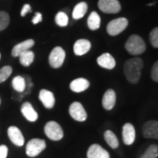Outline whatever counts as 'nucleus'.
<instances>
[{"instance_id":"6ab92c4d","label":"nucleus","mask_w":158,"mask_h":158,"mask_svg":"<svg viewBox=\"0 0 158 158\" xmlns=\"http://www.w3.org/2000/svg\"><path fill=\"white\" fill-rule=\"evenodd\" d=\"M89 86H90V82L87 79L79 77V78L74 79L70 83L69 88L74 92L79 93V92H83L87 90L89 88Z\"/></svg>"},{"instance_id":"20e7f679","label":"nucleus","mask_w":158,"mask_h":158,"mask_svg":"<svg viewBox=\"0 0 158 158\" xmlns=\"http://www.w3.org/2000/svg\"><path fill=\"white\" fill-rule=\"evenodd\" d=\"M44 133L48 139L55 141H61L64 135L63 130L60 124L53 120L46 123L44 127Z\"/></svg>"},{"instance_id":"5701e85b","label":"nucleus","mask_w":158,"mask_h":158,"mask_svg":"<svg viewBox=\"0 0 158 158\" xmlns=\"http://www.w3.org/2000/svg\"><path fill=\"white\" fill-rule=\"evenodd\" d=\"M19 62L24 67L30 66L34 60V53L33 51L27 50L19 55Z\"/></svg>"},{"instance_id":"a878e982","label":"nucleus","mask_w":158,"mask_h":158,"mask_svg":"<svg viewBox=\"0 0 158 158\" xmlns=\"http://www.w3.org/2000/svg\"><path fill=\"white\" fill-rule=\"evenodd\" d=\"M56 23L59 27H66L69 23V18L67 14L63 11H60L58 12L56 16Z\"/></svg>"},{"instance_id":"c756f323","label":"nucleus","mask_w":158,"mask_h":158,"mask_svg":"<svg viewBox=\"0 0 158 158\" xmlns=\"http://www.w3.org/2000/svg\"><path fill=\"white\" fill-rule=\"evenodd\" d=\"M151 78L153 79V81L158 83V61L155 62L153 65L151 69Z\"/></svg>"},{"instance_id":"aec40b11","label":"nucleus","mask_w":158,"mask_h":158,"mask_svg":"<svg viewBox=\"0 0 158 158\" xmlns=\"http://www.w3.org/2000/svg\"><path fill=\"white\" fill-rule=\"evenodd\" d=\"M104 138H105V141L108 144V146L113 148V149H116L118 148V140L117 138L116 135L113 133V131L111 130H106L105 133H104Z\"/></svg>"},{"instance_id":"ddd939ff","label":"nucleus","mask_w":158,"mask_h":158,"mask_svg":"<svg viewBox=\"0 0 158 158\" xmlns=\"http://www.w3.org/2000/svg\"><path fill=\"white\" fill-rule=\"evenodd\" d=\"M39 98L42 105L45 106L47 109H52L55 106L56 103V98L53 94V92L46 89H42L40 90Z\"/></svg>"},{"instance_id":"423d86ee","label":"nucleus","mask_w":158,"mask_h":158,"mask_svg":"<svg viewBox=\"0 0 158 158\" xmlns=\"http://www.w3.org/2000/svg\"><path fill=\"white\" fill-rule=\"evenodd\" d=\"M66 57V53L61 47H56L51 51L48 57V62L52 68L59 69L62 67Z\"/></svg>"},{"instance_id":"a211bd4d","label":"nucleus","mask_w":158,"mask_h":158,"mask_svg":"<svg viewBox=\"0 0 158 158\" xmlns=\"http://www.w3.org/2000/svg\"><path fill=\"white\" fill-rule=\"evenodd\" d=\"M21 113L23 114V116L27 118L30 122H35L38 119V113L34 110V108L33 107L32 104L29 102H25L21 106Z\"/></svg>"},{"instance_id":"6e6552de","label":"nucleus","mask_w":158,"mask_h":158,"mask_svg":"<svg viewBox=\"0 0 158 158\" xmlns=\"http://www.w3.org/2000/svg\"><path fill=\"white\" fill-rule=\"evenodd\" d=\"M98 8L105 13H118L121 10V6L118 0H98Z\"/></svg>"},{"instance_id":"4be33fe9","label":"nucleus","mask_w":158,"mask_h":158,"mask_svg":"<svg viewBox=\"0 0 158 158\" xmlns=\"http://www.w3.org/2000/svg\"><path fill=\"white\" fill-rule=\"evenodd\" d=\"M88 10V6L85 2H80L74 7L72 17L74 19H80L85 16Z\"/></svg>"},{"instance_id":"cd10ccee","label":"nucleus","mask_w":158,"mask_h":158,"mask_svg":"<svg viewBox=\"0 0 158 158\" xmlns=\"http://www.w3.org/2000/svg\"><path fill=\"white\" fill-rule=\"evenodd\" d=\"M12 73V68L11 66H4L0 69V84L4 83L6 79L9 78V77Z\"/></svg>"},{"instance_id":"c85d7f7f","label":"nucleus","mask_w":158,"mask_h":158,"mask_svg":"<svg viewBox=\"0 0 158 158\" xmlns=\"http://www.w3.org/2000/svg\"><path fill=\"white\" fill-rule=\"evenodd\" d=\"M150 43L155 48H158V27L154 28L149 34Z\"/></svg>"},{"instance_id":"f8f14e48","label":"nucleus","mask_w":158,"mask_h":158,"mask_svg":"<svg viewBox=\"0 0 158 158\" xmlns=\"http://www.w3.org/2000/svg\"><path fill=\"white\" fill-rule=\"evenodd\" d=\"M136 133L135 127L131 123H126L122 127V139L126 145L130 146L135 141Z\"/></svg>"},{"instance_id":"2eb2a0df","label":"nucleus","mask_w":158,"mask_h":158,"mask_svg":"<svg viewBox=\"0 0 158 158\" xmlns=\"http://www.w3.org/2000/svg\"><path fill=\"white\" fill-rule=\"evenodd\" d=\"M116 104V93L113 89L107 90L102 98V106L105 110L110 111L112 110Z\"/></svg>"},{"instance_id":"7c9ffc66","label":"nucleus","mask_w":158,"mask_h":158,"mask_svg":"<svg viewBox=\"0 0 158 158\" xmlns=\"http://www.w3.org/2000/svg\"><path fill=\"white\" fill-rule=\"evenodd\" d=\"M8 155V148L6 145H0V158H6Z\"/></svg>"},{"instance_id":"473e14b6","label":"nucleus","mask_w":158,"mask_h":158,"mask_svg":"<svg viewBox=\"0 0 158 158\" xmlns=\"http://www.w3.org/2000/svg\"><path fill=\"white\" fill-rule=\"evenodd\" d=\"M31 6L28 5V4H26L25 6L22 7V10L20 11V15L22 16V17H25L26 15H27V13H28L31 11Z\"/></svg>"},{"instance_id":"f257e3e1","label":"nucleus","mask_w":158,"mask_h":158,"mask_svg":"<svg viewBox=\"0 0 158 158\" xmlns=\"http://www.w3.org/2000/svg\"><path fill=\"white\" fill-rule=\"evenodd\" d=\"M143 61L140 57H134L127 60L124 64V73L130 84L135 85L141 78Z\"/></svg>"},{"instance_id":"bb28decb","label":"nucleus","mask_w":158,"mask_h":158,"mask_svg":"<svg viewBox=\"0 0 158 158\" xmlns=\"http://www.w3.org/2000/svg\"><path fill=\"white\" fill-rule=\"evenodd\" d=\"M10 16L6 11H0V32L5 30L9 26Z\"/></svg>"},{"instance_id":"72a5a7b5","label":"nucleus","mask_w":158,"mask_h":158,"mask_svg":"<svg viewBox=\"0 0 158 158\" xmlns=\"http://www.w3.org/2000/svg\"><path fill=\"white\" fill-rule=\"evenodd\" d=\"M0 105H1V98H0Z\"/></svg>"},{"instance_id":"7ed1b4c3","label":"nucleus","mask_w":158,"mask_h":158,"mask_svg":"<svg viewBox=\"0 0 158 158\" xmlns=\"http://www.w3.org/2000/svg\"><path fill=\"white\" fill-rule=\"evenodd\" d=\"M47 143L45 140L40 138H34L27 142L26 146V154L29 157H36L40 153L45 150Z\"/></svg>"},{"instance_id":"9d476101","label":"nucleus","mask_w":158,"mask_h":158,"mask_svg":"<svg viewBox=\"0 0 158 158\" xmlns=\"http://www.w3.org/2000/svg\"><path fill=\"white\" fill-rule=\"evenodd\" d=\"M7 135L10 139V141L18 147H22L25 144V138L21 133L20 129L15 127V126H11L7 129Z\"/></svg>"},{"instance_id":"393cba45","label":"nucleus","mask_w":158,"mask_h":158,"mask_svg":"<svg viewBox=\"0 0 158 158\" xmlns=\"http://www.w3.org/2000/svg\"><path fill=\"white\" fill-rule=\"evenodd\" d=\"M158 157V145L152 144L146 149L140 158H157Z\"/></svg>"},{"instance_id":"f3484780","label":"nucleus","mask_w":158,"mask_h":158,"mask_svg":"<svg viewBox=\"0 0 158 158\" xmlns=\"http://www.w3.org/2000/svg\"><path fill=\"white\" fill-rule=\"evenodd\" d=\"M34 46V40L32 39H28L24 40L22 42L19 43L17 45L13 47L12 50H11V56L13 57L19 56V55H21L22 53L26 51L30 50Z\"/></svg>"},{"instance_id":"b1692460","label":"nucleus","mask_w":158,"mask_h":158,"mask_svg":"<svg viewBox=\"0 0 158 158\" xmlns=\"http://www.w3.org/2000/svg\"><path fill=\"white\" fill-rule=\"evenodd\" d=\"M11 85L13 89L18 92H23L26 89V81L21 76H17L12 79Z\"/></svg>"},{"instance_id":"f03ea898","label":"nucleus","mask_w":158,"mask_h":158,"mask_svg":"<svg viewBox=\"0 0 158 158\" xmlns=\"http://www.w3.org/2000/svg\"><path fill=\"white\" fill-rule=\"evenodd\" d=\"M126 50L132 56H140L146 50V44L141 36L133 34L127 39L125 44Z\"/></svg>"},{"instance_id":"4468645a","label":"nucleus","mask_w":158,"mask_h":158,"mask_svg":"<svg viewBox=\"0 0 158 158\" xmlns=\"http://www.w3.org/2000/svg\"><path fill=\"white\" fill-rule=\"evenodd\" d=\"M91 43L90 40L86 39H80L75 42L73 47L74 54L77 56H84L90 51Z\"/></svg>"},{"instance_id":"39448f33","label":"nucleus","mask_w":158,"mask_h":158,"mask_svg":"<svg viewBox=\"0 0 158 158\" xmlns=\"http://www.w3.org/2000/svg\"><path fill=\"white\" fill-rule=\"evenodd\" d=\"M128 26V20L126 18H118L108 23L106 27L107 34L111 36H116L122 33Z\"/></svg>"},{"instance_id":"f704fd0d","label":"nucleus","mask_w":158,"mask_h":158,"mask_svg":"<svg viewBox=\"0 0 158 158\" xmlns=\"http://www.w3.org/2000/svg\"><path fill=\"white\" fill-rule=\"evenodd\" d=\"M0 58H1V55H0Z\"/></svg>"},{"instance_id":"1a4fd4ad","label":"nucleus","mask_w":158,"mask_h":158,"mask_svg":"<svg viewBox=\"0 0 158 158\" xmlns=\"http://www.w3.org/2000/svg\"><path fill=\"white\" fill-rule=\"evenodd\" d=\"M142 135L148 139L158 140V120H148L142 127Z\"/></svg>"},{"instance_id":"9b49d317","label":"nucleus","mask_w":158,"mask_h":158,"mask_svg":"<svg viewBox=\"0 0 158 158\" xmlns=\"http://www.w3.org/2000/svg\"><path fill=\"white\" fill-rule=\"evenodd\" d=\"M87 158H110V155L107 150L99 144H91L87 150Z\"/></svg>"},{"instance_id":"0eeeda50","label":"nucleus","mask_w":158,"mask_h":158,"mask_svg":"<svg viewBox=\"0 0 158 158\" xmlns=\"http://www.w3.org/2000/svg\"><path fill=\"white\" fill-rule=\"evenodd\" d=\"M71 118L79 122H84L87 119V113L80 102H73L69 109Z\"/></svg>"},{"instance_id":"dca6fc26","label":"nucleus","mask_w":158,"mask_h":158,"mask_svg":"<svg viewBox=\"0 0 158 158\" xmlns=\"http://www.w3.org/2000/svg\"><path fill=\"white\" fill-rule=\"evenodd\" d=\"M97 62L101 68L106 69H113L116 66V61L114 57L109 53L102 54L100 56L98 57Z\"/></svg>"},{"instance_id":"412c9836","label":"nucleus","mask_w":158,"mask_h":158,"mask_svg":"<svg viewBox=\"0 0 158 158\" xmlns=\"http://www.w3.org/2000/svg\"><path fill=\"white\" fill-rule=\"evenodd\" d=\"M100 24H101V19L99 17V15L96 11H92L87 20L88 27L92 31H95L100 27Z\"/></svg>"},{"instance_id":"2f4dec72","label":"nucleus","mask_w":158,"mask_h":158,"mask_svg":"<svg viewBox=\"0 0 158 158\" xmlns=\"http://www.w3.org/2000/svg\"><path fill=\"white\" fill-rule=\"evenodd\" d=\"M41 21H42V14L40 12H36L35 16L32 19V23L34 24V25H37V24H39Z\"/></svg>"}]
</instances>
